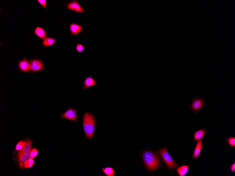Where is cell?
<instances>
[{
  "label": "cell",
  "mask_w": 235,
  "mask_h": 176,
  "mask_svg": "<svg viewBox=\"0 0 235 176\" xmlns=\"http://www.w3.org/2000/svg\"><path fill=\"white\" fill-rule=\"evenodd\" d=\"M85 49V46L81 44H77L76 47V50L78 52H83Z\"/></svg>",
  "instance_id": "22"
},
{
  "label": "cell",
  "mask_w": 235,
  "mask_h": 176,
  "mask_svg": "<svg viewBox=\"0 0 235 176\" xmlns=\"http://www.w3.org/2000/svg\"><path fill=\"white\" fill-rule=\"evenodd\" d=\"M38 154V151L36 149H34L31 151L30 158L34 159L37 156Z\"/></svg>",
  "instance_id": "23"
},
{
  "label": "cell",
  "mask_w": 235,
  "mask_h": 176,
  "mask_svg": "<svg viewBox=\"0 0 235 176\" xmlns=\"http://www.w3.org/2000/svg\"><path fill=\"white\" fill-rule=\"evenodd\" d=\"M26 144V141L24 142L21 141L19 142L15 147V151H19L23 149Z\"/></svg>",
  "instance_id": "21"
},
{
  "label": "cell",
  "mask_w": 235,
  "mask_h": 176,
  "mask_svg": "<svg viewBox=\"0 0 235 176\" xmlns=\"http://www.w3.org/2000/svg\"><path fill=\"white\" fill-rule=\"evenodd\" d=\"M202 145V140L200 139L198 141L197 146H196L195 150L194 152L193 157L196 159H197V157L200 155L201 151Z\"/></svg>",
  "instance_id": "13"
},
{
  "label": "cell",
  "mask_w": 235,
  "mask_h": 176,
  "mask_svg": "<svg viewBox=\"0 0 235 176\" xmlns=\"http://www.w3.org/2000/svg\"><path fill=\"white\" fill-rule=\"evenodd\" d=\"M83 126L86 136L91 139L94 135L96 127L94 117L91 113L86 112L84 115Z\"/></svg>",
  "instance_id": "2"
},
{
  "label": "cell",
  "mask_w": 235,
  "mask_h": 176,
  "mask_svg": "<svg viewBox=\"0 0 235 176\" xmlns=\"http://www.w3.org/2000/svg\"><path fill=\"white\" fill-rule=\"evenodd\" d=\"M56 42L55 38H46L43 41V44L44 47L52 46Z\"/></svg>",
  "instance_id": "16"
},
{
  "label": "cell",
  "mask_w": 235,
  "mask_h": 176,
  "mask_svg": "<svg viewBox=\"0 0 235 176\" xmlns=\"http://www.w3.org/2000/svg\"><path fill=\"white\" fill-rule=\"evenodd\" d=\"M26 144L24 147L20 150L18 151V154H25L30 152L32 148V142L30 140H26Z\"/></svg>",
  "instance_id": "11"
},
{
  "label": "cell",
  "mask_w": 235,
  "mask_h": 176,
  "mask_svg": "<svg viewBox=\"0 0 235 176\" xmlns=\"http://www.w3.org/2000/svg\"><path fill=\"white\" fill-rule=\"evenodd\" d=\"M189 167L187 166H183L177 168L176 171L179 175L180 176H183L187 173Z\"/></svg>",
  "instance_id": "15"
},
{
  "label": "cell",
  "mask_w": 235,
  "mask_h": 176,
  "mask_svg": "<svg viewBox=\"0 0 235 176\" xmlns=\"http://www.w3.org/2000/svg\"><path fill=\"white\" fill-rule=\"evenodd\" d=\"M142 157L145 165L149 170L155 171L160 166L158 155L152 151H144L143 152Z\"/></svg>",
  "instance_id": "1"
},
{
  "label": "cell",
  "mask_w": 235,
  "mask_h": 176,
  "mask_svg": "<svg viewBox=\"0 0 235 176\" xmlns=\"http://www.w3.org/2000/svg\"><path fill=\"white\" fill-rule=\"evenodd\" d=\"M205 131V129H202L197 131L194 134V141H198L199 140L204 138L206 133Z\"/></svg>",
  "instance_id": "14"
},
{
  "label": "cell",
  "mask_w": 235,
  "mask_h": 176,
  "mask_svg": "<svg viewBox=\"0 0 235 176\" xmlns=\"http://www.w3.org/2000/svg\"><path fill=\"white\" fill-rule=\"evenodd\" d=\"M230 168H231V170L232 172H235V162L231 166H230Z\"/></svg>",
  "instance_id": "25"
},
{
  "label": "cell",
  "mask_w": 235,
  "mask_h": 176,
  "mask_svg": "<svg viewBox=\"0 0 235 176\" xmlns=\"http://www.w3.org/2000/svg\"><path fill=\"white\" fill-rule=\"evenodd\" d=\"M67 8L69 10L82 13L85 11L77 1H74L67 5Z\"/></svg>",
  "instance_id": "6"
},
{
  "label": "cell",
  "mask_w": 235,
  "mask_h": 176,
  "mask_svg": "<svg viewBox=\"0 0 235 176\" xmlns=\"http://www.w3.org/2000/svg\"><path fill=\"white\" fill-rule=\"evenodd\" d=\"M69 30L71 34L77 35L79 33L82 31V25H79L77 24L72 23L69 25Z\"/></svg>",
  "instance_id": "8"
},
{
  "label": "cell",
  "mask_w": 235,
  "mask_h": 176,
  "mask_svg": "<svg viewBox=\"0 0 235 176\" xmlns=\"http://www.w3.org/2000/svg\"><path fill=\"white\" fill-rule=\"evenodd\" d=\"M35 33L36 34L42 39H44L46 37V34L44 31L40 27H37L36 29Z\"/></svg>",
  "instance_id": "18"
},
{
  "label": "cell",
  "mask_w": 235,
  "mask_h": 176,
  "mask_svg": "<svg viewBox=\"0 0 235 176\" xmlns=\"http://www.w3.org/2000/svg\"><path fill=\"white\" fill-rule=\"evenodd\" d=\"M34 160L33 159L29 158L24 162V167L28 168L32 167L33 166Z\"/></svg>",
  "instance_id": "19"
},
{
  "label": "cell",
  "mask_w": 235,
  "mask_h": 176,
  "mask_svg": "<svg viewBox=\"0 0 235 176\" xmlns=\"http://www.w3.org/2000/svg\"><path fill=\"white\" fill-rule=\"evenodd\" d=\"M20 68L23 72H26L30 69V63L26 60H23L19 63Z\"/></svg>",
  "instance_id": "12"
},
{
  "label": "cell",
  "mask_w": 235,
  "mask_h": 176,
  "mask_svg": "<svg viewBox=\"0 0 235 176\" xmlns=\"http://www.w3.org/2000/svg\"><path fill=\"white\" fill-rule=\"evenodd\" d=\"M204 100V99L203 97L200 98L197 97L193 99L192 100V103L189 106L190 109H192L193 112H195V114L199 111L201 110L205 104Z\"/></svg>",
  "instance_id": "4"
},
{
  "label": "cell",
  "mask_w": 235,
  "mask_h": 176,
  "mask_svg": "<svg viewBox=\"0 0 235 176\" xmlns=\"http://www.w3.org/2000/svg\"><path fill=\"white\" fill-rule=\"evenodd\" d=\"M157 152L161 155L163 161L166 163L167 167L169 169H174L178 166V165L174 161L170 155L166 147H165L163 149L157 151Z\"/></svg>",
  "instance_id": "3"
},
{
  "label": "cell",
  "mask_w": 235,
  "mask_h": 176,
  "mask_svg": "<svg viewBox=\"0 0 235 176\" xmlns=\"http://www.w3.org/2000/svg\"><path fill=\"white\" fill-rule=\"evenodd\" d=\"M226 141L228 142V144L231 148L235 147V137H230L227 139Z\"/></svg>",
  "instance_id": "20"
},
{
  "label": "cell",
  "mask_w": 235,
  "mask_h": 176,
  "mask_svg": "<svg viewBox=\"0 0 235 176\" xmlns=\"http://www.w3.org/2000/svg\"><path fill=\"white\" fill-rule=\"evenodd\" d=\"M30 152L31 151L25 154L17 155V159H18V161L20 166L22 167L24 162L28 159L30 158Z\"/></svg>",
  "instance_id": "10"
},
{
  "label": "cell",
  "mask_w": 235,
  "mask_h": 176,
  "mask_svg": "<svg viewBox=\"0 0 235 176\" xmlns=\"http://www.w3.org/2000/svg\"><path fill=\"white\" fill-rule=\"evenodd\" d=\"M102 171L106 175L108 176H114L116 174L114 170L111 167L104 168H102Z\"/></svg>",
  "instance_id": "17"
},
{
  "label": "cell",
  "mask_w": 235,
  "mask_h": 176,
  "mask_svg": "<svg viewBox=\"0 0 235 176\" xmlns=\"http://www.w3.org/2000/svg\"><path fill=\"white\" fill-rule=\"evenodd\" d=\"M77 112V111L75 109L70 108L64 113L62 114L61 116L71 121H77L78 119Z\"/></svg>",
  "instance_id": "5"
},
{
  "label": "cell",
  "mask_w": 235,
  "mask_h": 176,
  "mask_svg": "<svg viewBox=\"0 0 235 176\" xmlns=\"http://www.w3.org/2000/svg\"><path fill=\"white\" fill-rule=\"evenodd\" d=\"M43 65L41 61L39 60H33L30 62V69L32 71L41 70Z\"/></svg>",
  "instance_id": "7"
},
{
  "label": "cell",
  "mask_w": 235,
  "mask_h": 176,
  "mask_svg": "<svg viewBox=\"0 0 235 176\" xmlns=\"http://www.w3.org/2000/svg\"><path fill=\"white\" fill-rule=\"evenodd\" d=\"M38 2L42 5L45 8H46V0H38Z\"/></svg>",
  "instance_id": "24"
},
{
  "label": "cell",
  "mask_w": 235,
  "mask_h": 176,
  "mask_svg": "<svg viewBox=\"0 0 235 176\" xmlns=\"http://www.w3.org/2000/svg\"><path fill=\"white\" fill-rule=\"evenodd\" d=\"M96 81L91 76L86 78L85 81L83 82V88L84 89H88L91 86L96 85Z\"/></svg>",
  "instance_id": "9"
}]
</instances>
